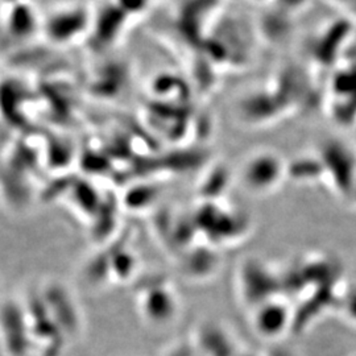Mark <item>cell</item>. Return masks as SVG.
<instances>
[{
	"mask_svg": "<svg viewBox=\"0 0 356 356\" xmlns=\"http://www.w3.org/2000/svg\"><path fill=\"white\" fill-rule=\"evenodd\" d=\"M0 343L8 356H26L32 353L24 305L10 301L0 306Z\"/></svg>",
	"mask_w": 356,
	"mask_h": 356,
	"instance_id": "1",
	"label": "cell"
},
{
	"mask_svg": "<svg viewBox=\"0 0 356 356\" xmlns=\"http://www.w3.org/2000/svg\"><path fill=\"white\" fill-rule=\"evenodd\" d=\"M292 318V309L288 302L277 297H270L254 306L251 326L260 338L275 341L291 329Z\"/></svg>",
	"mask_w": 356,
	"mask_h": 356,
	"instance_id": "2",
	"label": "cell"
},
{
	"mask_svg": "<svg viewBox=\"0 0 356 356\" xmlns=\"http://www.w3.org/2000/svg\"><path fill=\"white\" fill-rule=\"evenodd\" d=\"M48 314L56 322L64 335H76L81 329V316L73 297L65 291L60 284L47 286L45 292L40 296Z\"/></svg>",
	"mask_w": 356,
	"mask_h": 356,
	"instance_id": "3",
	"label": "cell"
},
{
	"mask_svg": "<svg viewBox=\"0 0 356 356\" xmlns=\"http://www.w3.org/2000/svg\"><path fill=\"white\" fill-rule=\"evenodd\" d=\"M139 306L141 316L147 322L163 326L176 318L177 297L166 285H154L141 292Z\"/></svg>",
	"mask_w": 356,
	"mask_h": 356,
	"instance_id": "4",
	"label": "cell"
},
{
	"mask_svg": "<svg viewBox=\"0 0 356 356\" xmlns=\"http://www.w3.org/2000/svg\"><path fill=\"white\" fill-rule=\"evenodd\" d=\"M88 13L82 8H73L56 13L45 24L47 35L56 42H67L81 36L89 24Z\"/></svg>",
	"mask_w": 356,
	"mask_h": 356,
	"instance_id": "5",
	"label": "cell"
},
{
	"mask_svg": "<svg viewBox=\"0 0 356 356\" xmlns=\"http://www.w3.org/2000/svg\"><path fill=\"white\" fill-rule=\"evenodd\" d=\"M126 17V15L122 13L116 6L114 8L108 7L106 8L101 16L97 20L95 32L99 41H113L119 32V28L122 26V20Z\"/></svg>",
	"mask_w": 356,
	"mask_h": 356,
	"instance_id": "6",
	"label": "cell"
},
{
	"mask_svg": "<svg viewBox=\"0 0 356 356\" xmlns=\"http://www.w3.org/2000/svg\"><path fill=\"white\" fill-rule=\"evenodd\" d=\"M136 267L138 261L135 254L123 250L115 254L114 259L111 260L110 270L115 280L126 281L129 280L131 276H134Z\"/></svg>",
	"mask_w": 356,
	"mask_h": 356,
	"instance_id": "7",
	"label": "cell"
},
{
	"mask_svg": "<svg viewBox=\"0 0 356 356\" xmlns=\"http://www.w3.org/2000/svg\"><path fill=\"white\" fill-rule=\"evenodd\" d=\"M33 26V19H32V13L26 10H16L13 13V19H11V28L15 33H17L19 36H23V33H28Z\"/></svg>",
	"mask_w": 356,
	"mask_h": 356,
	"instance_id": "8",
	"label": "cell"
},
{
	"mask_svg": "<svg viewBox=\"0 0 356 356\" xmlns=\"http://www.w3.org/2000/svg\"><path fill=\"white\" fill-rule=\"evenodd\" d=\"M154 194L152 191H149L148 188H143L140 191H131L126 197V204L129 209H144L145 206H148L149 198H153Z\"/></svg>",
	"mask_w": 356,
	"mask_h": 356,
	"instance_id": "9",
	"label": "cell"
},
{
	"mask_svg": "<svg viewBox=\"0 0 356 356\" xmlns=\"http://www.w3.org/2000/svg\"><path fill=\"white\" fill-rule=\"evenodd\" d=\"M116 7L128 15H139L147 7V0H116Z\"/></svg>",
	"mask_w": 356,
	"mask_h": 356,
	"instance_id": "10",
	"label": "cell"
},
{
	"mask_svg": "<svg viewBox=\"0 0 356 356\" xmlns=\"http://www.w3.org/2000/svg\"><path fill=\"white\" fill-rule=\"evenodd\" d=\"M344 307H346L344 310H346L347 317L350 318V321L356 323V288H354V291L350 294H347L346 301H344Z\"/></svg>",
	"mask_w": 356,
	"mask_h": 356,
	"instance_id": "11",
	"label": "cell"
},
{
	"mask_svg": "<svg viewBox=\"0 0 356 356\" xmlns=\"http://www.w3.org/2000/svg\"><path fill=\"white\" fill-rule=\"evenodd\" d=\"M234 356H261L260 354H257V353H254V351H251V350H238L236 353H235V355Z\"/></svg>",
	"mask_w": 356,
	"mask_h": 356,
	"instance_id": "12",
	"label": "cell"
},
{
	"mask_svg": "<svg viewBox=\"0 0 356 356\" xmlns=\"http://www.w3.org/2000/svg\"><path fill=\"white\" fill-rule=\"evenodd\" d=\"M10 1H11V0H10Z\"/></svg>",
	"mask_w": 356,
	"mask_h": 356,
	"instance_id": "13",
	"label": "cell"
}]
</instances>
